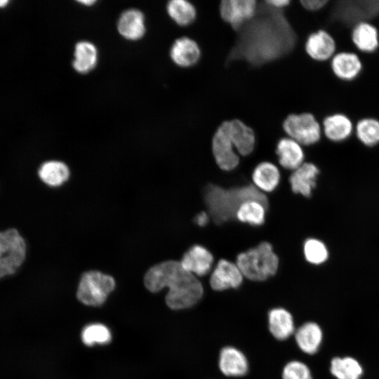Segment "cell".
Returning a JSON list of instances; mask_svg holds the SVG:
<instances>
[{
    "instance_id": "obj_34",
    "label": "cell",
    "mask_w": 379,
    "mask_h": 379,
    "mask_svg": "<svg viewBox=\"0 0 379 379\" xmlns=\"http://www.w3.org/2000/svg\"><path fill=\"white\" fill-rule=\"evenodd\" d=\"M301 6L310 11H315L322 8L327 3V0H301Z\"/></svg>"
},
{
    "instance_id": "obj_36",
    "label": "cell",
    "mask_w": 379,
    "mask_h": 379,
    "mask_svg": "<svg viewBox=\"0 0 379 379\" xmlns=\"http://www.w3.org/2000/svg\"><path fill=\"white\" fill-rule=\"evenodd\" d=\"M265 3L270 6L274 7V8H282L288 6L291 3V1L288 0H267L265 1Z\"/></svg>"
},
{
    "instance_id": "obj_7",
    "label": "cell",
    "mask_w": 379,
    "mask_h": 379,
    "mask_svg": "<svg viewBox=\"0 0 379 379\" xmlns=\"http://www.w3.org/2000/svg\"><path fill=\"white\" fill-rule=\"evenodd\" d=\"M379 15V0L340 1L333 10L334 18L346 25L367 22Z\"/></svg>"
},
{
    "instance_id": "obj_27",
    "label": "cell",
    "mask_w": 379,
    "mask_h": 379,
    "mask_svg": "<svg viewBox=\"0 0 379 379\" xmlns=\"http://www.w3.org/2000/svg\"><path fill=\"white\" fill-rule=\"evenodd\" d=\"M267 207L256 200L244 201L239 207L236 219L253 226H260L265 221Z\"/></svg>"
},
{
    "instance_id": "obj_21",
    "label": "cell",
    "mask_w": 379,
    "mask_h": 379,
    "mask_svg": "<svg viewBox=\"0 0 379 379\" xmlns=\"http://www.w3.org/2000/svg\"><path fill=\"white\" fill-rule=\"evenodd\" d=\"M331 69L339 78L350 81L356 78L362 69L359 57L353 53L340 52L332 57Z\"/></svg>"
},
{
    "instance_id": "obj_20",
    "label": "cell",
    "mask_w": 379,
    "mask_h": 379,
    "mask_svg": "<svg viewBox=\"0 0 379 379\" xmlns=\"http://www.w3.org/2000/svg\"><path fill=\"white\" fill-rule=\"evenodd\" d=\"M270 332L276 339L284 340L295 332L292 314L283 307L272 309L268 313Z\"/></svg>"
},
{
    "instance_id": "obj_14",
    "label": "cell",
    "mask_w": 379,
    "mask_h": 379,
    "mask_svg": "<svg viewBox=\"0 0 379 379\" xmlns=\"http://www.w3.org/2000/svg\"><path fill=\"white\" fill-rule=\"evenodd\" d=\"M199 44L192 39L182 36L175 40L170 49L173 62L181 67H189L197 64L201 58Z\"/></svg>"
},
{
    "instance_id": "obj_26",
    "label": "cell",
    "mask_w": 379,
    "mask_h": 379,
    "mask_svg": "<svg viewBox=\"0 0 379 379\" xmlns=\"http://www.w3.org/2000/svg\"><path fill=\"white\" fill-rule=\"evenodd\" d=\"M37 175L40 180L45 185L49 187H58L67 180L69 176V170L65 163L50 160L40 165Z\"/></svg>"
},
{
    "instance_id": "obj_30",
    "label": "cell",
    "mask_w": 379,
    "mask_h": 379,
    "mask_svg": "<svg viewBox=\"0 0 379 379\" xmlns=\"http://www.w3.org/2000/svg\"><path fill=\"white\" fill-rule=\"evenodd\" d=\"M112 339L109 329L102 324H91L86 326L81 331V340L86 346L96 344L105 345Z\"/></svg>"
},
{
    "instance_id": "obj_15",
    "label": "cell",
    "mask_w": 379,
    "mask_h": 379,
    "mask_svg": "<svg viewBox=\"0 0 379 379\" xmlns=\"http://www.w3.org/2000/svg\"><path fill=\"white\" fill-rule=\"evenodd\" d=\"M218 366L221 373L229 377L243 376L248 371V362L245 354L232 346L221 350Z\"/></svg>"
},
{
    "instance_id": "obj_3",
    "label": "cell",
    "mask_w": 379,
    "mask_h": 379,
    "mask_svg": "<svg viewBox=\"0 0 379 379\" xmlns=\"http://www.w3.org/2000/svg\"><path fill=\"white\" fill-rule=\"evenodd\" d=\"M235 263L246 279L263 281L277 273L279 258L274 251L272 245L268 241H262L255 247L239 253Z\"/></svg>"
},
{
    "instance_id": "obj_25",
    "label": "cell",
    "mask_w": 379,
    "mask_h": 379,
    "mask_svg": "<svg viewBox=\"0 0 379 379\" xmlns=\"http://www.w3.org/2000/svg\"><path fill=\"white\" fill-rule=\"evenodd\" d=\"M352 39L359 50L366 53L373 52L379 46L378 29L368 22H359L354 26Z\"/></svg>"
},
{
    "instance_id": "obj_10",
    "label": "cell",
    "mask_w": 379,
    "mask_h": 379,
    "mask_svg": "<svg viewBox=\"0 0 379 379\" xmlns=\"http://www.w3.org/2000/svg\"><path fill=\"white\" fill-rule=\"evenodd\" d=\"M256 4L255 0H222L219 6L220 17L232 28L238 29L254 16Z\"/></svg>"
},
{
    "instance_id": "obj_4",
    "label": "cell",
    "mask_w": 379,
    "mask_h": 379,
    "mask_svg": "<svg viewBox=\"0 0 379 379\" xmlns=\"http://www.w3.org/2000/svg\"><path fill=\"white\" fill-rule=\"evenodd\" d=\"M27 243L15 228L0 232V279L14 275L25 264Z\"/></svg>"
},
{
    "instance_id": "obj_5",
    "label": "cell",
    "mask_w": 379,
    "mask_h": 379,
    "mask_svg": "<svg viewBox=\"0 0 379 379\" xmlns=\"http://www.w3.org/2000/svg\"><path fill=\"white\" fill-rule=\"evenodd\" d=\"M115 288V281L110 275L91 270L84 273L80 279L77 297L87 306L102 305Z\"/></svg>"
},
{
    "instance_id": "obj_17",
    "label": "cell",
    "mask_w": 379,
    "mask_h": 379,
    "mask_svg": "<svg viewBox=\"0 0 379 379\" xmlns=\"http://www.w3.org/2000/svg\"><path fill=\"white\" fill-rule=\"evenodd\" d=\"M305 51L307 55L315 60H327L333 56L335 51V40L325 30H318L307 37Z\"/></svg>"
},
{
    "instance_id": "obj_18",
    "label": "cell",
    "mask_w": 379,
    "mask_h": 379,
    "mask_svg": "<svg viewBox=\"0 0 379 379\" xmlns=\"http://www.w3.org/2000/svg\"><path fill=\"white\" fill-rule=\"evenodd\" d=\"M276 154L279 164L285 169L294 171L304 163L302 145L289 137L281 138L277 145Z\"/></svg>"
},
{
    "instance_id": "obj_12",
    "label": "cell",
    "mask_w": 379,
    "mask_h": 379,
    "mask_svg": "<svg viewBox=\"0 0 379 379\" xmlns=\"http://www.w3.org/2000/svg\"><path fill=\"white\" fill-rule=\"evenodd\" d=\"M180 262L186 271L199 277L206 276L210 272L214 258L206 247L195 244L183 254Z\"/></svg>"
},
{
    "instance_id": "obj_19",
    "label": "cell",
    "mask_w": 379,
    "mask_h": 379,
    "mask_svg": "<svg viewBox=\"0 0 379 379\" xmlns=\"http://www.w3.org/2000/svg\"><path fill=\"white\" fill-rule=\"evenodd\" d=\"M253 185L262 192H272L279 185L281 174L278 167L270 161L258 164L251 175Z\"/></svg>"
},
{
    "instance_id": "obj_23",
    "label": "cell",
    "mask_w": 379,
    "mask_h": 379,
    "mask_svg": "<svg viewBox=\"0 0 379 379\" xmlns=\"http://www.w3.org/2000/svg\"><path fill=\"white\" fill-rule=\"evenodd\" d=\"M98 58V53L95 44L89 41H80L74 46L73 68L81 74L88 73L96 66Z\"/></svg>"
},
{
    "instance_id": "obj_38",
    "label": "cell",
    "mask_w": 379,
    "mask_h": 379,
    "mask_svg": "<svg viewBox=\"0 0 379 379\" xmlns=\"http://www.w3.org/2000/svg\"><path fill=\"white\" fill-rule=\"evenodd\" d=\"M8 3V0H0V7L6 6Z\"/></svg>"
},
{
    "instance_id": "obj_31",
    "label": "cell",
    "mask_w": 379,
    "mask_h": 379,
    "mask_svg": "<svg viewBox=\"0 0 379 379\" xmlns=\"http://www.w3.org/2000/svg\"><path fill=\"white\" fill-rule=\"evenodd\" d=\"M358 139L366 146H374L379 143V120L364 118L358 121L356 126Z\"/></svg>"
},
{
    "instance_id": "obj_33",
    "label": "cell",
    "mask_w": 379,
    "mask_h": 379,
    "mask_svg": "<svg viewBox=\"0 0 379 379\" xmlns=\"http://www.w3.org/2000/svg\"><path fill=\"white\" fill-rule=\"evenodd\" d=\"M283 379H312L308 366L300 361L287 363L282 371Z\"/></svg>"
},
{
    "instance_id": "obj_32",
    "label": "cell",
    "mask_w": 379,
    "mask_h": 379,
    "mask_svg": "<svg viewBox=\"0 0 379 379\" xmlns=\"http://www.w3.org/2000/svg\"><path fill=\"white\" fill-rule=\"evenodd\" d=\"M305 260L313 265H320L328 258V251L323 241L315 238L307 239L303 244Z\"/></svg>"
},
{
    "instance_id": "obj_16",
    "label": "cell",
    "mask_w": 379,
    "mask_h": 379,
    "mask_svg": "<svg viewBox=\"0 0 379 379\" xmlns=\"http://www.w3.org/2000/svg\"><path fill=\"white\" fill-rule=\"evenodd\" d=\"M117 27L124 38L128 40L140 39L146 30L144 14L137 8L127 9L119 16Z\"/></svg>"
},
{
    "instance_id": "obj_24",
    "label": "cell",
    "mask_w": 379,
    "mask_h": 379,
    "mask_svg": "<svg viewBox=\"0 0 379 379\" xmlns=\"http://www.w3.org/2000/svg\"><path fill=\"white\" fill-rule=\"evenodd\" d=\"M323 129L328 139L333 142H340L350 137L353 126L351 120L346 115L336 113L324 119Z\"/></svg>"
},
{
    "instance_id": "obj_13",
    "label": "cell",
    "mask_w": 379,
    "mask_h": 379,
    "mask_svg": "<svg viewBox=\"0 0 379 379\" xmlns=\"http://www.w3.org/2000/svg\"><path fill=\"white\" fill-rule=\"evenodd\" d=\"M319 173V170L315 164L304 162L293 171L289 176L288 181L292 192L303 197H310L313 189L316 187Z\"/></svg>"
},
{
    "instance_id": "obj_37",
    "label": "cell",
    "mask_w": 379,
    "mask_h": 379,
    "mask_svg": "<svg viewBox=\"0 0 379 379\" xmlns=\"http://www.w3.org/2000/svg\"><path fill=\"white\" fill-rule=\"evenodd\" d=\"M80 4H82L85 6H91L93 5L96 1L95 0H83V1H78Z\"/></svg>"
},
{
    "instance_id": "obj_6",
    "label": "cell",
    "mask_w": 379,
    "mask_h": 379,
    "mask_svg": "<svg viewBox=\"0 0 379 379\" xmlns=\"http://www.w3.org/2000/svg\"><path fill=\"white\" fill-rule=\"evenodd\" d=\"M283 128L289 138L305 146L317 142L321 135L319 122L308 112L289 114L283 122Z\"/></svg>"
},
{
    "instance_id": "obj_1",
    "label": "cell",
    "mask_w": 379,
    "mask_h": 379,
    "mask_svg": "<svg viewBox=\"0 0 379 379\" xmlns=\"http://www.w3.org/2000/svg\"><path fill=\"white\" fill-rule=\"evenodd\" d=\"M144 284L152 293L168 288L166 303L175 310L194 306L204 295V287L198 277L186 271L180 261L173 260L150 267L144 277Z\"/></svg>"
},
{
    "instance_id": "obj_11",
    "label": "cell",
    "mask_w": 379,
    "mask_h": 379,
    "mask_svg": "<svg viewBox=\"0 0 379 379\" xmlns=\"http://www.w3.org/2000/svg\"><path fill=\"white\" fill-rule=\"evenodd\" d=\"M237 153L248 156L255 146V134L253 128L239 119L222 122Z\"/></svg>"
},
{
    "instance_id": "obj_2",
    "label": "cell",
    "mask_w": 379,
    "mask_h": 379,
    "mask_svg": "<svg viewBox=\"0 0 379 379\" xmlns=\"http://www.w3.org/2000/svg\"><path fill=\"white\" fill-rule=\"evenodd\" d=\"M248 200H256L266 207L268 206L267 196L253 185L226 189L209 184L204 191V201L208 213L214 222L218 225L236 219L239 207Z\"/></svg>"
},
{
    "instance_id": "obj_35",
    "label": "cell",
    "mask_w": 379,
    "mask_h": 379,
    "mask_svg": "<svg viewBox=\"0 0 379 379\" xmlns=\"http://www.w3.org/2000/svg\"><path fill=\"white\" fill-rule=\"evenodd\" d=\"M210 219V215L206 211L199 212L195 217L194 221L199 227H205Z\"/></svg>"
},
{
    "instance_id": "obj_9",
    "label": "cell",
    "mask_w": 379,
    "mask_h": 379,
    "mask_svg": "<svg viewBox=\"0 0 379 379\" xmlns=\"http://www.w3.org/2000/svg\"><path fill=\"white\" fill-rule=\"evenodd\" d=\"M244 276L235 262L222 258L212 271L209 284L212 289L222 291L239 288L244 281Z\"/></svg>"
},
{
    "instance_id": "obj_28",
    "label": "cell",
    "mask_w": 379,
    "mask_h": 379,
    "mask_svg": "<svg viewBox=\"0 0 379 379\" xmlns=\"http://www.w3.org/2000/svg\"><path fill=\"white\" fill-rule=\"evenodd\" d=\"M166 11L170 18L180 26L192 23L197 17L194 6L187 0H171L167 3Z\"/></svg>"
},
{
    "instance_id": "obj_29",
    "label": "cell",
    "mask_w": 379,
    "mask_h": 379,
    "mask_svg": "<svg viewBox=\"0 0 379 379\" xmlns=\"http://www.w3.org/2000/svg\"><path fill=\"white\" fill-rule=\"evenodd\" d=\"M331 372L337 379H359L363 369L352 357H335L331 362Z\"/></svg>"
},
{
    "instance_id": "obj_8",
    "label": "cell",
    "mask_w": 379,
    "mask_h": 379,
    "mask_svg": "<svg viewBox=\"0 0 379 379\" xmlns=\"http://www.w3.org/2000/svg\"><path fill=\"white\" fill-rule=\"evenodd\" d=\"M211 151L217 166L224 171H232L239 164V157L222 123L213 135Z\"/></svg>"
},
{
    "instance_id": "obj_22",
    "label": "cell",
    "mask_w": 379,
    "mask_h": 379,
    "mask_svg": "<svg viewBox=\"0 0 379 379\" xmlns=\"http://www.w3.org/2000/svg\"><path fill=\"white\" fill-rule=\"evenodd\" d=\"M295 338L298 346L303 352L314 354L321 345L323 333L317 324L307 322L295 331Z\"/></svg>"
}]
</instances>
